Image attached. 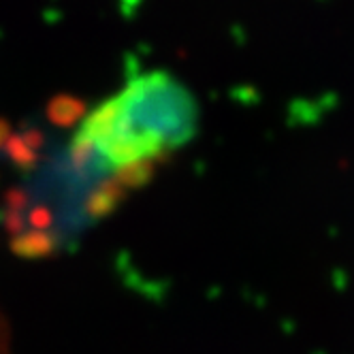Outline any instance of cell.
I'll use <instances>...</instances> for the list:
<instances>
[{
    "label": "cell",
    "mask_w": 354,
    "mask_h": 354,
    "mask_svg": "<svg viewBox=\"0 0 354 354\" xmlns=\"http://www.w3.org/2000/svg\"><path fill=\"white\" fill-rule=\"evenodd\" d=\"M190 88L171 73L149 71L96 105L75 135V154L122 182L141 177L196 131Z\"/></svg>",
    "instance_id": "6da1fadb"
}]
</instances>
